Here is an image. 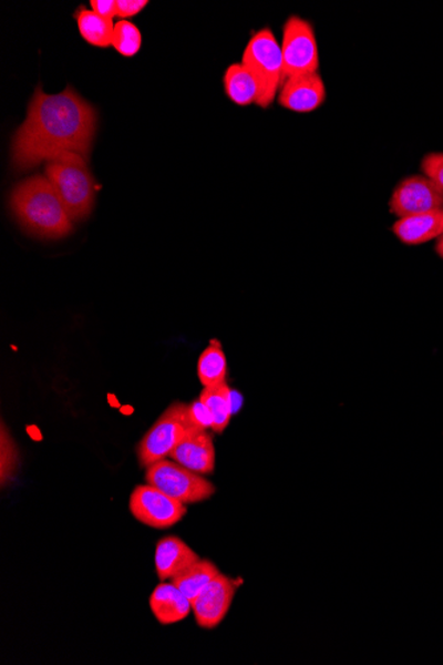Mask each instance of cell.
<instances>
[{"label": "cell", "mask_w": 443, "mask_h": 665, "mask_svg": "<svg viewBox=\"0 0 443 665\" xmlns=\"http://www.w3.org/2000/svg\"><path fill=\"white\" fill-rule=\"evenodd\" d=\"M327 89L320 73L285 80L278 102L284 109L297 113H311L326 103Z\"/></svg>", "instance_id": "11"}, {"label": "cell", "mask_w": 443, "mask_h": 665, "mask_svg": "<svg viewBox=\"0 0 443 665\" xmlns=\"http://www.w3.org/2000/svg\"><path fill=\"white\" fill-rule=\"evenodd\" d=\"M169 459L200 475L214 473L216 447L213 436L205 428L194 429L173 449Z\"/></svg>", "instance_id": "12"}, {"label": "cell", "mask_w": 443, "mask_h": 665, "mask_svg": "<svg viewBox=\"0 0 443 665\" xmlns=\"http://www.w3.org/2000/svg\"><path fill=\"white\" fill-rule=\"evenodd\" d=\"M147 4H150L147 0H116L117 17L124 20L136 17Z\"/></svg>", "instance_id": "24"}, {"label": "cell", "mask_w": 443, "mask_h": 665, "mask_svg": "<svg viewBox=\"0 0 443 665\" xmlns=\"http://www.w3.org/2000/svg\"><path fill=\"white\" fill-rule=\"evenodd\" d=\"M91 7L100 17L112 20L117 17L116 0H92Z\"/></svg>", "instance_id": "25"}, {"label": "cell", "mask_w": 443, "mask_h": 665, "mask_svg": "<svg viewBox=\"0 0 443 665\" xmlns=\"http://www.w3.org/2000/svg\"><path fill=\"white\" fill-rule=\"evenodd\" d=\"M19 466V452L16 441L2 421L0 429V483L6 487L10 483Z\"/></svg>", "instance_id": "22"}, {"label": "cell", "mask_w": 443, "mask_h": 665, "mask_svg": "<svg viewBox=\"0 0 443 665\" xmlns=\"http://www.w3.org/2000/svg\"><path fill=\"white\" fill-rule=\"evenodd\" d=\"M218 574L220 571L216 564L209 560H199L174 576L172 583L192 602Z\"/></svg>", "instance_id": "20"}, {"label": "cell", "mask_w": 443, "mask_h": 665, "mask_svg": "<svg viewBox=\"0 0 443 665\" xmlns=\"http://www.w3.org/2000/svg\"><path fill=\"white\" fill-rule=\"evenodd\" d=\"M45 176L51 181L72 221L90 216L96 200V183L86 158L79 153H63L47 163Z\"/></svg>", "instance_id": "3"}, {"label": "cell", "mask_w": 443, "mask_h": 665, "mask_svg": "<svg viewBox=\"0 0 443 665\" xmlns=\"http://www.w3.org/2000/svg\"><path fill=\"white\" fill-rule=\"evenodd\" d=\"M11 211L27 232L45 239H59L72 232V219L47 176H33L11 193Z\"/></svg>", "instance_id": "2"}, {"label": "cell", "mask_w": 443, "mask_h": 665, "mask_svg": "<svg viewBox=\"0 0 443 665\" xmlns=\"http://www.w3.org/2000/svg\"><path fill=\"white\" fill-rule=\"evenodd\" d=\"M392 232L406 246L437 241L443 235V209L399 218L394 222Z\"/></svg>", "instance_id": "13"}, {"label": "cell", "mask_w": 443, "mask_h": 665, "mask_svg": "<svg viewBox=\"0 0 443 665\" xmlns=\"http://www.w3.org/2000/svg\"><path fill=\"white\" fill-rule=\"evenodd\" d=\"M225 92L234 104L247 106L257 104L258 84L251 72L241 63L231 64L224 76Z\"/></svg>", "instance_id": "17"}, {"label": "cell", "mask_w": 443, "mask_h": 665, "mask_svg": "<svg viewBox=\"0 0 443 665\" xmlns=\"http://www.w3.org/2000/svg\"><path fill=\"white\" fill-rule=\"evenodd\" d=\"M240 582L218 574L192 601L193 614L200 628L214 630L225 621Z\"/></svg>", "instance_id": "10"}, {"label": "cell", "mask_w": 443, "mask_h": 665, "mask_svg": "<svg viewBox=\"0 0 443 665\" xmlns=\"http://www.w3.org/2000/svg\"><path fill=\"white\" fill-rule=\"evenodd\" d=\"M80 35L86 43L99 47V49H109L113 43L114 24L112 19L97 16L96 12L80 7L75 13Z\"/></svg>", "instance_id": "18"}, {"label": "cell", "mask_w": 443, "mask_h": 665, "mask_svg": "<svg viewBox=\"0 0 443 665\" xmlns=\"http://www.w3.org/2000/svg\"><path fill=\"white\" fill-rule=\"evenodd\" d=\"M197 374L200 385L204 388L225 385L227 379V359L219 340H210L209 346L200 354Z\"/></svg>", "instance_id": "19"}, {"label": "cell", "mask_w": 443, "mask_h": 665, "mask_svg": "<svg viewBox=\"0 0 443 665\" xmlns=\"http://www.w3.org/2000/svg\"><path fill=\"white\" fill-rule=\"evenodd\" d=\"M96 125L95 109L72 86L58 95H47L39 85L24 123L12 139L13 170L30 171L69 152L89 160Z\"/></svg>", "instance_id": "1"}, {"label": "cell", "mask_w": 443, "mask_h": 665, "mask_svg": "<svg viewBox=\"0 0 443 665\" xmlns=\"http://www.w3.org/2000/svg\"><path fill=\"white\" fill-rule=\"evenodd\" d=\"M241 64L258 84L257 105L267 110L285 83L284 57L271 29L266 27L254 33L241 57Z\"/></svg>", "instance_id": "4"}, {"label": "cell", "mask_w": 443, "mask_h": 665, "mask_svg": "<svg viewBox=\"0 0 443 665\" xmlns=\"http://www.w3.org/2000/svg\"><path fill=\"white\" fill-rule=\"evenodd\" d=\"M421 172L443 194V152L429 153L421 161Z\"/></svg>", "instance_id": "23"}, {"label": "cell", "mask_w": 443, "mask_h": 665, "mask_svg": "<svg viewBox=\"0 0 443 665\" xmlns=\"http://www.w3.org/2000/svg\"><path fill=\"white\" fill-rule=\"evenodd\" d=\"M130 509L134 519L143 525L159 530L177 525L187 513L185 503L172 499L150 483L133 490Z\"/></svg>", "instance_id": "8"}, {"label": "cell", "mask_w": 443, "mask_h": 665, "mask_svg": "<svg viewBox=\"0 0 443 665\" xmlns=\"http://www.w3.org/2000/svg\"><path fill=\"white\" fill-rule=\"evenodd\" d=\"M439 209H443V194L424 174L400 181L389 201V212L398 218Z\"/></svg>", "instance_id": "9"}, {"label": "cell", "mask_w": 443, "mask_h": 665, "mask_svg": "<svg viewBox=\"0 0 443 665\" xmlns=\"http://www.w3.org/2000/svg\"><path fill=\"white\" fill-rule=\"evenodd\" d=\"M198 400L210 418V429L218 434L224 433L230 424L233 416L231 389L225 385L206 387Z\"/></svg>", "instance_id": "16"}, {"label": "cell", "mask_w": 443, "mask_h": 665, "mask_svg": "<svg viewBox=\"0 0 443 665\" xmlns=\"http://www.w3.org/2000/svg\"><path fill=\"white\" fill-rule=\"evenodd\" d=\"M199 555L176 535L164 536L156 546V573L161 581L173 580L174 576L199 561Z\"/></svg>", "instance_id": "14"}, {"label": "cell", "mask_w": 443, "mask_h": 665, "mask_svg": "<svg viewBox=\"0 0 443 665\" xmlns=\"http://www.w3.org/2000/svg\"><path fill=\"white\" fill-rule=\"evenodd\" d=\"M280 49L284 57L285 80L319 72L317 33L308 20L298 16L287 19Z\"/></svg>", "instance_id": "7"}, {"label": "cell", "mask_w": 443, "mask_h": 665, "mask_svg": "<svg viewBox=\"0 0 443 665\" xmlns=\"http://www.w3.org/2000/svg\"><path fill=\"white\" fill-rule=\"evenodd\" d=\"M150 606L163 626L183 622L193 613L190 600L174 583L158 584L151 595Z\"/></svg>", "instance_id": "15"}, {"label": "cell", "mask_w": 443, "mask_h": 665, "mask_svg": "<svg viewBox=\"0 0 443 665\" xmlns=\"http://www.w3.org/2000/svg\"><path fill=\"white\" fill-rule=\"evenodd\" d=\"M199 427L189 405L173 402L144 434L137 446L140 466L147 468L167 459L187 434Z\"/></svg>", "instance_id": "5"}, {"label": "cell", "mask_w": 443, "mask_h": 665, "mask_svg": "<svg viewBox=\"0 0 443 665\" xmlns=\"http://www.w3.org/2000/svg\"><path fill=\"white\" fill-rule=\"evenodd\" d=\"M141 44H143V37H141V32L136 24L127 22V20H120V22L114 25L112 47H114V50H116L120 55L125 58L137 55L141 50Z\"/></svg>", "instance_id": "21"}, {"label": "cell", "mask_w": 443, "mask_h": 665, "mask_svg": "<svg viewBox=\"0 0 443 665\" xmlns=\"http://www.w3.org/2000/svg\"><path fill=\"white\" fill-rule=\"evenodd\" d=\"M27 432L31 436V438L35 441L42 440V433L39 432L37 427L27 428Z\"/></svg>", "instance_id": "26"}, {"label": "cell", "mask_w": 443, "mask_h": 665, "mask_svg": "<svg viewBox=\"0 0 443 665\" xmlns=\"http://www.w3.org/2000/svg\"><path fill=\"white\" fill-rule=\"evenodd\" d=\"M435 253L439 254V257L443 259V235L435 242Z\"/></svg>", "instance_id": "27"}, {"label": "cell", "mask_w": 443, "mask_h": 665, "mask_svg": "<svg viewBox=\"0 0 443 665\" xmlns=\"http://www.w3.org/2000/svg\"><path fill=\"white\" fill-rule=\"evenodd\" d=\"M146 483L157 488L172 499L194 505L210 500L216 494V487L204 475L179 466L176 461L161 460L146 468Z\"/></svg>", "instance_id": "6"}]
</instances>
